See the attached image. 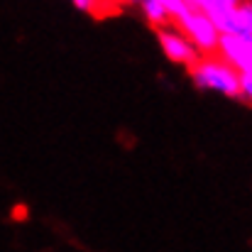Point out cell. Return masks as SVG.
<instances>
[{"mask_svg": "<svg viewBox=\"0 0 252 252\" xmlns=\"http://www.w3.org/2000/svg\"><path fill=\"white\" fill-rule=\"evenodd\" d=\"M189 74L198 88L216 91L230 98H243V74L233 64H228L220 54L218 57L201 54V59L193 66H189Z\"/></svg>", "mask_w": 252, "mask_h": 252, "instance_id": "1", "label": "cell"}, {"mask_svg": "<svg viewBox=\"0 0 252 252\" xmlns=\"http://www.w3.org/2000/svg\"><path fill=\"white\" fill-rule=\"evenodd\" d=\"M140 7H142V15H145V20L152 25V27H167L169 22H171V17H169L167 7L162 5V0H142L140 2Z\"/></svg>", "mask_w": 252, "mask_h": 252, "instance_id": "5", "label": "cell"}, {"mask_svg": "<svg viewBox=\"0 0 252 252\" xmlns=\"http://www.w3.org/2000/svg\"><path fill=\"white\" fill-rule=\"evenodd\" d=\"M218 54H220L228 64H233L240 74L252 71V39H250V37L233 34V32L220 34Z\"/></svg>", "mask_w": 252, "mask_h": 252, "instance_id": "4", "label": "cell"}, {"mask_svg": "<svg viewBox=\"0 0 252 252\" xmlns=\"http://www.w3.org/2000/svg\"><path fill=\"white\" fill-rule=\"evenodd\" d=\"M123 2H137V5H140V2H142V0H123Z\"/></svg>", "mask_w": 252, "mask_h": 252, "instance_id": "9", "label": "cell"}, {"mask_svg": "<svg viewBox=\"0 0 252 252\" xmlns=\"http://www.w3.org/2000/svg\"><path fill=\"white\" fill-rule=\"evenodd\" d=\"M176 27L184 30L191 37V42L198 47L201 54H218V44H220V34L223 32L218 30V25L211 20L208 12L193 7V12L184 22H179Z\"/></svg>", "mask_w": 252, "mask_h": 252, "instance_id": "2", "label": "cell"}, {"mask_svg": "<svg viewBox=\"0 0 252 252\" xmlns=\"http://www.w3.org/2000/svg\"><path fill=\"white\" fill-rule=\"evenodd\" d=\"M10 216H12V220H17V223H22V220H27V216H30V211H27V206H12V211H10Z\"/></svg>", "mask_w": 252, "mask_h": 252, "instance_id": "8", "label": "cell"}, {"mask_svg": "<svg viewBox=\"0 0 252 252\" xmlns=\"http://www.w3.org/2000/svg\"><path fill=\"white\" fill-rule=\"evenodd\" d=\"M162 5L167 7V12H169V17H171L174 25L184 22V20L193 12V7L189 5V0H162Z\"/></svg>", "mask_w": 252, "mask_h": 252, "instance_id": "7", "label": "cell"}, {"mask_svg": "<svg viewBox=\"0 0 252 252\" xmlns=\"http://www.w3.org/2000/svg\"><path fill=\"white\" fill-rule=\"evenodd\" d=\"M157 39H159V47L164 52L169 62L174 64H181V66H193L198 59H201V52L198 47L191 42V37L184 32V30H174V27H159L157 30Z\"/></svg>", "mask_w": 252, "mask_h": 252, "instance_id": "3", "label": "cell"}, {"mask_svg": "<svg viewBox=\"0 0 252 252\" xmlns=\"http://www.w3.org/2000/svg\"><path fill=\"white\" fill-rule=\"evenodd\" d=\"M233 34H243V37H250L252 39V0H243L240 7L235 10V17H233Z\"/></svg>", "mask_w": 252, "mask_h": 252, "instance_id": "6", "label": "cell"}]
</instances>
